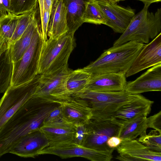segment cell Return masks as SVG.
<instances>
[{"mask_svg": "<svg viewBox=\"0 0 161 161\" xmlns=\"http://www.w3.org/2000/svg\"><path fill=\"white\" fill-rule=\"evenodd\" d=\"M110 2L116 3L120 1H124V0H106Z\"/></svg>", "mask_w": 161, "mask_h": 161, "instance_id": "74e56055", "label": "cell"}, {"mask_svg": "<svg viewBox=\"0 0 161 161\" xmlns=\"http://www.w3.org/2000/svg\"><path fill=\"white\" fill-rule=\"evenodd\" d=\"M138 1H139L143 2L144 4H151L155 3H158L159 2H160L161 1V0H137Z\"/></svg>", "mask_w": 161, "mask_h": 161, "instance_id": "8d00e7d4", "label": "cell"}, {"mask_svg": "<svg viewBox=\"0 0 161 161\" xmlns=\"http://www.w3.org/2000/svg\"><path fill=\"white\" fill-rule=\"evenodd\" d=\"M154 102L140 95L136 99L120 108L111 120L121 125L125 122L140 116H147L151 110Z\"/></svg>", "mask_w": 161, "mask_h": 161, "instance_id": "ac0fdd59", "label": "cell"}, {"mask_svg": "<svg viewBox=\"0 0 161 161\" xmlns=\"http://www.w3.org/2000/svg\"><path fill=\"white\" fill-rule=\"evenodd\" d=\"M97 1L105 18V25L115 32L123 33L135 15V10L106 0Z\"/></svg>", "mask_w": 161, "mask_h": 161, "instance_id": "8fae6325", "label": "cell"}, {"mask_svg": "<svg viewBox=\"0 0 161 161\" xmlns=\"http://www.w3.org/2000/svg\"></svg>", "mask_w": 161, "mask_h": 161, "instance_id": "ab89813d", "label": "cell"}, {"mask_svg": "<svg viewBox=\"0 0 161 161\" xmlns=\"http://www.w3.org/2000/svg\"><path fill=\"white\" fill-rule=\"evenodd\" d=\"M38 0H10V12L19 15L36 9Z\"/></svg>", "mask_w": 161, "mask_h": 161, "instance_id": "83f0119b", "label": "cell"}, {"mask_svg": "<svg viewBox=\"0 0 161 161\" xmlns=\"http://www.w3.org/2000/svg\"><path fill=\"white\" fill-rule=\"evenodd\" d=\"M148 128L156 130L161 133V111L147 118Z\"/></svg>", "mask_w": 161, "mask_h": 161, "instance_id": "d6a6232c", "label": "cell"}, {"mask_svg": "<svg viewBox=\"0 0 161 161\" xmlns=\"http://www.w3.org/2000/svg\"><path fill=\"white\" fill-rule=\"evenodd\" d=\"M72 70L67 66L53 73L40 75L39 85L33 95L54 100L63 99L68 96L65 84Z\"/></svg>", "mask_w": 161, "mask_h": 161, "instance_id": "30bf717a", "label": "cell"}, {"mask_svg": "<svg viewBox=\"0 0 161 161\" xmlns=\"http://www.w3.org/2000/svg\"><path fill=\"white\" fill-rule=\"evenodd\" d=\"M10 0H0V10L5 14L10 12Z\"/></svg>", "mask_w": 161, "mask_h": 161, "instance_id": "e575fe53", "label": "cell"}, {"mask_svg": "<svg viewBox=\"0 0 161 161\" xmlns=\"http://www.w3.org/2000/svg\"><path fill=\"white\" fill-rule=\"evenodd\" d=\"M69 31L67 8L63 0H54L48 27L49 38L58 37Z\"/></svg>", "mask_w": 161, "mask_h": 161, "instance_id": "ffe728a7", "label": "cell"}, {"mask_svg": "<svg viewBox=\"0 0 161 161\" xmlns=\"http://www.w3.org/2000/svg\"><path fill=\"white\" fill-rule=\"evenodd\" d=\"M122 141L118 136H112L108 139L107 144L109 148H115L120 145Z\"/></svg>", "mask_w": 161, "mask_h": 161, "instance_id": "836d02e7", "label": "cell"}, {"mask_svg": "<svg viewBox=\"0 0 161 161\" xmlns=\"http://www.w3.org/2000/svg\"><path fill=\"white\" fill-rule=\"evenodd\" d=\"M116 159L124 161H161V152L150 150L138 140H122L116 148Z\"/></svg>", "mask_w": 161, "mask_h": 161, "instance_id": "5bb4252c", "label": "cell"}, {"mask_svg": "<svg viewBox=\"0 0 161 161\" xmlns=\"http://www.w3.org/2000/svg\"><path fill=\"white\" fill-rule=\"evenodd\" d=\"M63 119L75 125L86 124L91 119V111L82 100L69 96L59 100Z\"/></svg>", "mask_w": 161, "mask_h": 161, "instance_id": "9a60e30c", "label": "cell"}, {"mask_svg": "<svg viewBox=\"0 0 161 161\" xmlns=\"http://www.w3.org/2000/svg\"><path fill=\"white\" fill-rule=\"evenodd\" d=\"M91 75L83 68L72 70L69 75L65 84L67 95L71 96L85 89Z\"/></svg>", "mask_w": 161, "mask_h": 161, "instance_id": "d4e9b609", "label": "cell"}, {"mask_svg": "<svg viewBox=\"0 0 161 161\" xmlns=\"http://www.w3.org/2000/svg\"><path fill=\"white\" fill-rule=\"evenodd\" d=\"M127 83L125 74L106 73L91 76L85 89L114 92L125 91Z\"/></svg>", "mask_w": 161, "mask_h": 161, "instance_id": "e0dca14e", "label": "cell"}, {"mask_svg": "<svg viewBox=\"0 0 161 161\" xmlns=\"http://www.w3.org/2000/svg\"><path fill=\"white\" fill-rule=\"evenodd\" d=\"M63 120V116L59 103L50 112L45 119L43 124L59 122Z\"/></svg>", "mask_w": 161, "mask_h": 161, "instance_id": "1f68e13d", "label": "cell"}, {"mask_svg": "<svg viewBox=\"0 0 161 161\" xmlns=\"http://www.w3.org/2000/svg\"><path fill=\"white\" fill-rule=\"evenodd\" d=\"M90 0H63L67 8L69 33L74 34L83 23L82 17L86 5Z\"/></svg>", "mask_w": 161, "mask_h": 161, "instance_id": "603a6c76", "label": "cell"}, {"mask_svg": "<svg viewBox=\"0 0 161 161\" xmlns=\"http://www.w3.org/2000/svg\"><path fill=\"white\" fill-rule=\"evenodd\" d=\"M36 13V9L31 12L19 15L17 25L10 41V45L21 37Z\"/></svg>", "mask_w": 161, "mask_h": 161, "instance_id": "f1b7e54d", "label": "cell"}, {"mask_svg": "<svg viewBox=\"0 0 161 161\" xmlns=\"http://www.w3.org/2000/svg\"><path fill=\"white\" fill-rule=\"evenodd\" d=\"M49 142L40 130L31 132L22 137L13 146L9 153L24 158H35L39 155Z\"/></svg>", "mask_w": 161, "mask_h": 161, "instance_id": "4fadbf2b", "label": "cell"}, {"mask_svg": "<svg viewBox=\"0 0 161 161\" xmlns=\"http://www.w3.org/2000/svg\"><path fill=\"white\" fill-rule=\"evenodd\" d=\"M161 64V33L144 45L125 74L126 77L157 64Z\"/></svg>", "mask_w": 161, "mask_h": 161, "instance_id": "7c38bea8", "label": "cell"}, {"mask_svg": "<svg viewBox=\"0 0 161 161\" xmlns=\"http://www.w3.org/2000/svg\"><path fill=\"white\" fill-rule=\"evenodd\" d=\"M43 42L40 26L21 58L18 61L13 62L10 86H16L26 83L38 75V63Z\"/></svg>", "mask_w": 161, "mask_h": 161, "instance_id": "8992f818", "label": "cell"}, {"mask_svg": "<svg viewBox=\"0 0 161 161\" xmlns=\"http://www.w3.org/2000/svg\"><path fill=\"white\" fill-rule=\"evenodd\" d=\"M6 14H5L3 13L2 11H1L0 10V19L2 17H3L4 16L6 15Z\"/></svg>", "mask_w": 161, "mask_h": 161, "instance_id": "f35d334b", "label": "cell"}, {"mask_svg": "<svg viewBox=\"0 0 161 161\" xmlns=\"http://www.w3.org/2000/svg\"><path fill=\"white\" fill-rule=\"evenodd\" d=\"M147 116H140L124 123L120 126L118 136L122 140H131L147 134Z\"/></svg>", "mask_w": 161, "mask_h": 161, "instance_id": "cb8c5ba5", "label": "cell"}, {"mask_svg": "<svg viewBox=\"0 0 161 161\" xmlns=\"http://www.w3.org/2000/svg\"><path fill=\"white\" fill-rule=\"evenodd\" d=\"M59 104L57 101L33 95L0 129V157L9 153L22 137L39 130L50 112Z\"/></svg>", "mask_w": 161, "mask_h": 161, "instance_id": "6da1fadb", "label": "cell"}, {"mask_svg": "<svg viewBox=\"0 0 161 161\" xmlns=\"http://www.w3.org/2000/svg\"><path fill=\"white\" fill-rule=\"evenodd\" d=\"M114 149L98 151L69 142L49 145L40 152L39 155L49 154L62 158L81 157L92 161H109L113 158Z\"/></svg>", "mask_w": 161, "mask_h": 161, "instance_id": "ba28073f", "label": "cell"}, {"mask_svg": "<svg viewBox=\"0 0 161 161\" xmlns=\"http://www.w3.org/2000/svg\"><path fill=\"white\" fill-rule=\"evenodd\" d=\"M10 46V41L0 35V94L4 93L11 85L13 62Z\"/></svg>", "mask_w": 161, "mask_h": 161, "instance_id": "44dd1931", "label": "cell"}, {"mask_svg": "<svg viewBox=\"0 0 161 161\" xmlns=\"http://www.w3.org/2000/svg\"><path fill=\"white\" fill-rule=\"evenodd\" d=\"M75 132L73 142L80 145L82 146L86 134L85 125L78 124L74 125Z\"/></svg>", "mask_w": 161, "mask_h": 161, "instance_id": "4dcf8cb0", "label": "cell"}, {"mask_svg": "<svg viewBox=\"0 0 161 161\" xmlns=\"http://www.w3.org/2000/svg\"><path fill=\"white\" fill-rule=\"evenodd\" d=\"M75 45L74 34L68 32L43 42L38 65V74L53 73L68 66Z\"/></svg>", "mask_w": 161, "mask_h": 161, "instance_id": "5b68a950", "label": "cell"}, {"mask_svg": "<svg viewBox=\"0 0 161 161\" xmlns=\"http://www.w3.org/2000/svg\"><path fill=\"white\" fill-rule=\"evenodd\" d=\"M40 75L19 85L10 86L0 99V129L7 121L34 95Z\"/></svg>", "mask_w": 161, "mask_h": 161, "instance_id": "52a82bcc", "label": "cell"}, {"mask_svg": "<svg viewBox=\"0 0 161 161\" xmlns=\"http://www.w3.org/2000/svg\"><path fill=\"white\" fill-rule=\"evenodd\" d=\"M150 4H145L143 8L131 20L125 31L114 43V46L130 41L148 44L161 31V9L154 13L148 10Z\"/></svg>", "mask_w": 161, "mask_h": 161, "instance_id": "277c9868", "label": "cell"}, {"mask_svg": "<svg viewBox=\"0 0 161 161\" xmlns=\"http://www.w3.org/2000/svg\"><path fill=\"white\" fill-rule=\"evenodd\" d=\"M86 134L82 146L98 151L108 150L112 148L107 142L112 136H117L121 125L111 120H97L91 119L85 124Z\"/></svg>", "mask_w": 161, "mask_h": 161, "instance_id": "9c48e42d", "label": "cell"}, {"mask_svg": "<svg viewBox=\"0 0 161 161\" xmlns=\"http://www.w3.org/2000/svg\"><path fill=\"white\" fill-rule=\"evenodd\" d=\"M140 95L132 94L125 91L104 92L86 89L71 96L85 102L92 114L91 119L97 120H111L122 106L137 98Z\"/></svg>", "mask_w": 161, "mask_h": 161, "instance_id": "3957f363", "label": "cell"}, {"mask_svg": "<svg viewBox=\"0 0 161 161\" xmlns=\"http://www.w3.org/2000/svg\"><path fill=\"white\" fill-rule=\"evenodd\" d=\"M125 91L132 94L161 91V64L152 67L135 80L127 82Z\"/></svg>", "mask_w": 161, "mask_h": 161, "instance_id": "2e32d148", "label": "cell"}, {"mask_svg": "<svg viewBox=\"0 0 161 161\" xmlns=\"http://www.w3.org/2000/svg\"><path fill=\"white\" fill-rule=\"evenodd\" d=\"M49 142V145L73 142L75 132L74 125L64 120L43 124L39 129Z\"/></svg>", "mask_w": 161, "mask_h": 161, "instance_id": "d6986e66", "label": "cell"}, {"mask_svg": "<svg viewBox=\"0 0 161 161\" xmlns=\"http://www.w3.org/2000/svg\"><path fill=\"white\" fill-rule=\"evenodd\" d=\"M18 17L19 15L8 12L0 19V35L10 42L16 26Z\"/></svg>", "mask_w": 161, "mask_h": 161, "instance_id": "4316f807", "label": "cell"}, {"mask_svg": "<svg viewBox=\"0 0 161 161\" xmlns=\"http://www.w3.org/2000/svg\"><path fill=\"white\" fill-rule=\"evenodd\" d=\"M54 0H38V3L42 4L45 9L51 14Z\"/></svg>", "mask_w": 161, "mask_h": 161, "instance_id": "d590c367", "label": "cell"}, {"mask_svg": "<svg viewBox=\"0 0 161 161\" xmlns=\"http://www.w3.org/2000/svg\"><path fill=\"white\" fill-rule=\"evenodd\" d=\"M83 23L105 25L106 20L97 0H90L87 3L82 17Z\"/></svg>", "mask_w": 161, "mask_h": 161, "instance_id": "484cf974", "label": "cell"}, {"mask_svg": "<svg viewBox=\"0 0 161 161\" xmlns=\"http://www.w3.org/2000/svg\"><path fill=\"white\" fill-rule=\"evenodd\" d=\"M36 16V14L19 39L10 45V53L13 62L18 61L21 58L30 46L35 32L40 26Z\"/></svg>", "mask_w": 161, "mask_h": 161, "instance_id": "7402d4cb", "label": "cell"}, {"mask_svg": "<svg viewBox=\"0 0 161 161\" xmlns=\"http://www.w3.org/2000/svg\"><path fill=\"white\" fill-rule=\"evenodd\" d=\"M144 45L130 41L113 46L83 69L91 76L106 73L125 74Z\"/></svg>", "mask_w": 161, "mask_h": 161, "instance_id": "7a4b0ae2", "label": "cell"}, {"mask_svg": "<svg viewBox=\"0 0 161 161\" xmlns=\"http://www.w3.org/2000/svg\"><path fill=\"white\" fill-rule=\"evenodd\" d=\"M138 141L150 150L161 152V133L154 130L148 134L140 136Z\"/></svg>", "mask_w": 161, "mask_h": 161, "instance_id": "f546056e", "label": "cell"}]
</instances>
